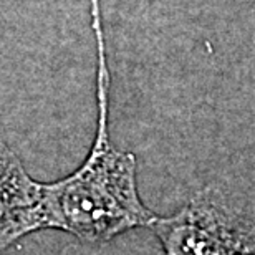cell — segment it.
<instances>
[{
	"mask_svg": "<svg viewBox=\"0 0 255 255\" xmlns=\"http://www.w3.org/2000/svg\"><path fill=\"white\" fill-rule=\"evenodd\" d=\"M38 201L40 182L0 141V255L25 236L38 232Z\"/></svg>",
	"mask_w": 255,
	"mask_h": 255,
	"instance_id": "cell-3",
	"label": "cell"
},
{
	"mask_svg": "<svg viewBox=\"0 0 255 255\" xmlns=\"http://www.w3.org/2000/svg\"><path fill=\"white\" fill-rule=\"evenodd\" d=\"M91 8V27H93L95 37H96V50L98 57L106 55V45H105V32H103V17H101V0H90Z\"/></svg>",
	"mask_w": 255,
	"mask_h": 255,
	"instance_id": "cell-4",
	"label": "cell"
},
{
	"mask_svg": "<svg viewBox=\"0 0 255 255\" xmlns=\"http://www.w3.org/2000/svg\"><path fill=\"white\" fill-rule=\"evenodd\" d=\"M110 68L98 62V126L93 146L78 169L55 182H40L38 231H63L86 244L110 242L157 217L137 191L136 156L111 144Z\"/></svg>",
	"mask_w": 255,
	"mask_h": 255,
	"instance_id": "cell-1",
	"label": "cell"
},
{
	"mask_svg": "<svg viewBox=\"0 0 255 255\" xmlns=\"http://www.w3.org/2000/svg\"><path fill=\"white\" fill-rule=\"evenodd\" d=\"M149 229L164 255H255L254 226L247 217L202 191Z\"/></svg>",
	"mask_w": 255,
	"mask_h": 255,
	"instance_id": "cell-2",
	"label": "cell"
}]
</instances>
